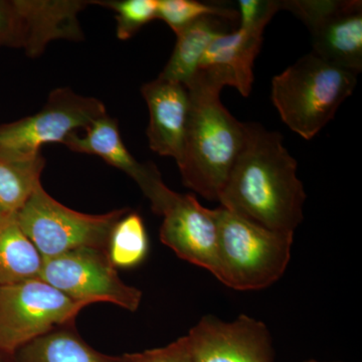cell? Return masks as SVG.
<instances>
[{"label": "cell", "instance_id": "obj_3", "mask_svg": "<svg viewBox=\"0 0 362 362\" xmlns=\"http://www.w3.org/2000/svg\"><path fill=\"white\" fill-rule=\"evenodd\" d=\"M218 226L214 276L238 291L275 284L291 259L294 235L274 232L221 206L213 209Z\"/></svg>", "mask_w": 362, "mask_h": 362}, {"label": "cell", "instance_id": "obj_15", "mask_svg": "<svg viewBox=\"0 0 362 362\" xmlns=\"http://www.w3.org/2000/svg\"><path fill=\"white\" fill-rule=\"evenodd\" d=\"M266 26L238 28L216 37L204 52L199 70L209 71L225 86L249 96L254 84L255 59L263 44Z\"/></svg>", "mask_w": 362, "mask_h": 362}, {"label": "cell", "instance_id": "obj_25", "mask_svg": "<svg viewBox=\"0 0 362 362\" xmlns=\"http://www.w3.org/2000/svg\"><path fill=\"white\" fill-rule=\"evenodd\" d=\"M8 216H7V214H4V211L0 209V223H1L2 221L6 220V218H8Z\"/></svg>", "mask_w": 362, "mask_h": 362}, {"label": "cell", "instance_id": "obj_22", "mask_svg": "<svg viewBox=\"0 0 362 362\" xmlns=\"http://www.w3.org/2000/svg\"><path fill=\"white\" fill-rule=\"evenodd\" d=\"M92 4L115 13L116 35L121 40L134 37L143 26L156 18L157 0H104Z\"/></svg>", "mask_w": 362, "mask_h": 362}, {"label": "cell", "instance_id": "obj_17", "mask_svg": "<svg viewBox=\"0 0 362 362\" xmlns=\"http://www.w3.org/2000/svg\"><path fill=\"white\" fill-rule=\"evenodd\" d=\"M45 258L11 216L0 223V286L40 279Z\"/></svg>", "mask_w": 362, "mask_h": 362}, {"label": "cell", "instance_id": "obj_18", "mask_svg": "<svg viewBox=\"0 0 362 362\" xmlns=\"http://www.w3.org/2000/svg\"><path fill=\"white\" fill-rule=\"evenodd\" d=\"M16 354L18 362H128L127 354L113 357L100 354L70 326L33 340Z\"/></svg>", "mask_w": 362, "mask_h": 362}, {"label": "cell", "instance_id": "obj_9", "mask_svg": "<svg viewBox=\"0 0 362 362\" xmlns=\"http://www.w3.org/2000/svg\"><path fill=\"white\" fill-rule=\"evenodd\" d=\"M282 9L303 21L313 54L331 65L358 75L362 70L361 0H286Z\"/></svg>", "mask_w": 362, "mask_h": 362}, {"label": "cell", "instance_id": "obj_7", "mask_svg": "<svg viewBox=\"0 0 362 362\" xmlns=\"http://www.w3.org/2000/svg\"><path fill=\"white\" fill-rule=\"evenodd\" d=\"M86 306L42 279L0 286V354H16L33 340L73 325Z\"/></svg>", "mask_w": 362, "mask_h": 362}, {"label": "cell", "instance_id": "obj_23", "mask_svg": "<svg viewBox=\"0 0 362 362\" xmlns=\"http://www.w3.org/2000/svg\"><path fill=\"white\" fill-rule=\"evenodd\" d=\"M239 7V28L267 25L279 11H282L279 0H240Z\"/></svg>", "mask_w": 362, "mask_h": 362}, {"label": "cell", "instance_id": "obj_21", "mask_svg": "<svg viewBox=\"0 0 362 362\" xmlns=\"http://www.w3.org/2000/svg\"><path fill=\"white\" fill-rule=\"evenodd\" d=\"M206 16L239 21V13L218 4H207L195 0H157V20L164 21L175 33L181 28Z\"/></svg>", "mask_w": 362, "mask_h": 362}, {"label": "cell", "instance_id": "obj_19", "mask_svg": "<svg viewBox=\"0 0 362 362\" xmlns=\"http://www.w3.org/2000/svg\"><path fill=\"white\" fill-rule=\"evenodd\" d=\"M42 154L23 161L0 159V209L7 216H16L30 199L40 182L45 168Z\"/></svg>", "mask_w": 362, "mask_h": 362}, {"label": "cell", "instance_id": "obj_20", "mask_svg": "<svg viewBox=\"0 0 362 362\" xmlns=\"http://www.w3.org/2000/svg\"><path fill=\"white\" fill-rule=\"evenodd\" d=\"M148 237L141 216L128 211L112 230L107 255L115 268H133L148 252Z\"/></svg>", "mask_w": 362, "mask_h": 362}, {"label": "cell", "instance_id": "obj_11", "mask_svg": "<svg viewBox=\"0 0 362 362\" xmlns=\"http://www.w3.org/2000/svg\"><path fill=\"white\" fill-rule=\"evenodd\" d=\"M187 337L192 362H274L266 324L245 314L232 322L202 317Z\"/></svg>", "mask_w": 362, "mask_h": 362}, {"label": "cell", "instance_id": "obj_10", "mask_svg": "<svg viewBox=\"0 0 362 362\" xmlns=\"http://www.w3.org/2000/svg\"><path fill=\"white\" fill-rule=\"evenodd\" d=\"M82 0H0V47H20L33 58L54 40H82Z\"/></svg>", "mask_w": 362, "mask_h": 362}, {"label": "cell", "instance_id": "obj_5", "mask_svg": "<svg viewBox=\"0 0 362 362\" xmlns=\"http://www.w3.org/2000/svg\"><path fill=\"white\" fill-rule=\"evenodd\" d=\"M130 211L80 213L57 202L40 185L16 214V220L42 256L47 259L82 247L107 252L114 226Z\"/></svg>", "mask_w": 362, "mask_h": 362}, {"label": "cell", "instance_id": "obj_13", "mask_svg": "<svg viewBox=\"0 0 362 362\" xmlns=\"http://www.w3.org/2000/svg\"><path fill=\"white\" fill-rule=\"evenodd\" d=\"M85 130L84 136L73 133L64 144L71 151L101 157L109 165L129 175L151 202L152 211H156L170 188L163 182L154 164L141 163L130 153L121 138L116 119L107 114Z\"/></svg>", "mask_w": 362, "mask_h": 362}, {"label": "cell", "instance_id": "obj_12", "mask_svg": "<svg viewBox=\"0 0 362 362\" xmlns=\"http://www.w3.org/2000/svg\"><path fill=\"white\" fill-rule=\"evenodd\" d=\"M163 216L160 240L185 259L214 273L218 250V226L213 209H206L192 194L170 190L158 211Z\"/></svg>", "mask_w": 362, "mask_h": 362}, {"label": "cell", "instance_id": "obj_27", "mask_svg": "<svg viewBox=\"0 0 362 362\" xmlns=\"http://www.w3.org/2000/svg\"><path fill=\"white\" fill-rule=\"evenodd\" d=\"M305 362H319V361H313V359H311V361H307Z\"/></svg>", "mask_w": 362, "mask_h": 362}, {"label": "cell", "instance_id": "obj_26", "mask_svg": "<svg viewBox=\"0 0 362 362\" xmlns=\"http://www.w3.org/2000/svg\"><path fill=\"white\" fill-rule=\"evenodd\" d=\"M0 362H6L4 361V359H2L1 354H0Z\"/></svg>", "mask_w": 362, "mask_h": 362}, {"label": "cell", "instance_id": "obj_24", "mask_svg": "<svg viewBox=\"0 0 362 362\" xmlns=\"http://www.w3.org/2000/svg\"><path fill=\"white\" fill-rule=\"evenodd\" d=\"M128 362H192V351L187 335L178 338L168 346L142 354H127Z\"/></svg>", "mask_w": 362, "mask_h": 362}, {"label": "cell", "instance_id": "obj_16", "mask_svg": "<svg viewBox=\"0 0 362 362\" xmlns=\"http://www.w3.org/2000/svg\"><path fill=\"white\" fill-rule=\"evenodd\" d=\"M226 23L230 21L214 16H206L181 28L170 59L158 77L180 83L185 87L199 71L207 47L216 37L228 33Z\"/></svg>", "mask_w": 362, "mask_h": 362}, {"label": "cell", "instance_id": "obj_14", "mask_svg": "<svg viewBox=\"0 0 362 362\" xmlns=\"http://www.w3.org/2000/svg\"><path fill=\"white\" fill-rule=\"evenodd\" d=\"M141 94L149 111L146 135L150 149L180 163L189 110L187 87L157 77L142 86Z\"/></svg>", "mask_w": 362, "mask_h": 362}, {"label": "cell", "instance_id": "obj_1", "mask_svg": "<svg viewBox=\"0 0 362 362\" xmlns=\"http://www.w3.org/2000/svg\"><path fill=\"white\" fill-rule=\"evenodd\" d=\"M305 199L296 159L283 136L245 123L244 145L218 197L221 206L268 230L294 235L303 221Z\"/></svg>", "mask_w": 362, "mask_h": 362}, {"label": "cell", "instance_id": "obj_2", "mask_svg": "<svg viewBox=\"0 0 362 362\" xmlns=\"http://www.w3.org/2000/svg\"><path fill=\"white\" fill-rule=\"evenodd\" d=\"M223 87L220 78L204 70L187 86L189 110L177 163L183 185L211 202H218L245 141V123L221 103Z\"/></svg>", "mask_w": 362, "mask_h": 362}, {"label": "cell", "instance_id": "obj_6", "mask_svg": "<svg viewBox=\"0 0 362 362\" xmlns=\"http://www.w3.org/2000/svg\"><path fill=\"white\" fill-rule=\"evenodd\" d=\"M107 115L100 100L77 94L70 88L52 90L35 115L0 126V159L30 160L40 156L42 145L64 143L80 128L87 129Z\"/></svg>", "mask_w": 362, "mask_h": 362}, {"label": "cell", "instance_id": "obj_4", "mask_svg": "<svg viewBox=\"0 0 362 362\" xmlns=\"http://www.w3.org/2000/svg\"><path fill=\"white\" fill-rule=\"evenodd\" d=\"M357 77L311 52L273 78L272 102L293 132L311 140L351 96Z\"/></svg>", "mask_w": 362, "mask_h": 362}, {"label": "cell", "instance_id": "obj_8", "mask_svg": "<svg viewBox=\"0 0 362 362\" xmlns=\"http://www.w3.org/2000/svg\"><path fill=\"white\" fill-rule=\"evenodd\" d=\"M40 279L87 306L105 302L135 312L141 304L142 292L123 282L101 250L82 247L45 259Z\"/></svg>", "mask_w": 362, "mask_h": 362}]
</instances>
